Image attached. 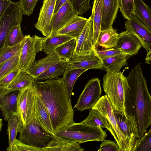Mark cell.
Masks as SVG:
<instances>
[{
    "label": "cell",
    "mask_w": 151,
    "mask_h": 151,
    "mask_svg": "<svg viewBox=\"0 0 151 151\" xmlns=\"http://www.w3.org/2000/svg\"><path fill=\"white\" fill-rule=\"evenodd\" d=\"M56 135L80 144L91 141L103 142L107 134L102 128L75 122L55 132Z\"/></svg>",
    "instance_id": "cell-4"
},
{
    "label": "cell",
    "mask_w": 151,
    "mask_h": 151,
    "mask_svg": "<svg viewBox=\"0 0 151 151\" xmlns=\"http://www.w3.org/2000/svg\"><path fill=\"white\" fill-rule=\"evenodd\" d=\"M95 50L88 54L82 55H73L70 60L67 62V68H81L87 70L90 69H101L102 60L96 54Z\"/></svg>",
    "instance_id": "cell-14"
},
{
    "label": "cell",
    "mask_w": 151,
    "mask_h": 151,
    "mask_svg": "<svg viewBox=\"0 0 151 151\" xmlns=\"http://www.w3.org/2000/svg\"><path fill=\"white\" fill-rule=\"evenodd\" d=\"M119 9V0H103L101 31L107 30L112 27Z\"/></svg>",
    "instance_id": "cell-19"
},
{
    "label": "cell",
    "mask_w": 151,
    "mask_h": 151,
    "mask_svg": "<svg viewBox=\"0 0 151 151\" xmlns=\"http://www.w3.org/2000/svg\"><path fill=\"white\" fill-rule=\"evenodd\" d=\"M118 144L109 139H104L101 143L98 151H119Z\"/></svg>",
    "instance_id": "cell-45"
},
{
    "label": "cell",
    "mask_w": 151,
    "mask_h": 151,
    "mask_svg": "<svg viewBox=\"0 0 151 151\" xmlns=\"http://www.w3.org/2000/svg\"><path fill=\"white\" fill-rule=\"evenodd\" d=\"M100 84V80L97 77L90 80L79 97L74 108L81 111L92 109L101 97Z\"/></svg>",
    "instance_id": "cell-9"
},
{
    "label": "cell",
    "mask_w": 151,
    "mask_h": 151,
    "mask_svg": "<svg viewBox=\"0 0 151 151\" xmlns=\"http://www.w3.org/2000/svg\"><path fill=\"white\" fill-rule=\"evenodd\" d=\"M103 0H94L91 15L92 17L94 29V43L96 47L101 24Z\"/></svg>",
    "instance_id": "cell-30"
},
{
    "label": "cell",
    "mask_w": 151,
    "mask_h": 151,
    "mask_svg": "<svg viewBox=\"0 0 151 151\" xmlns=\"http://www.w3.org/2000/svg\"><path fill=\"white\" fill-rule=\"evenodd\" d=\"M67 0H57L54 13L57 12L60 8Z\"/></svg>",
    "instance_id": "cell-47"
},
{
    "label": "cell",
    "mask_w": 151,
    "mask_h": 151,
    "mask_svg": "<svg viewBox=\"0 0 151 151\" xmlns=\"http://www.w3.org/2000/svg\"><path fill=\"white\" fill-rule=\"evenodd\" d=\"M132 151H151V134H145L136 140Z\"/></svg>",
    "instance_id": "cell-39"
},
{
    "label": "cell",
    "mask_w": 151,
    "mask_h": 151,
    "mask_svg": "<svg viewBox=\"0 0 151 151\" xmlns=\"http://www.w3.org/2000/svg\"><path fill=\"white\" fill-rule=\"evenodd\" d=\"M119 8L127 20L134 15V0H119Z\"/></svg>",
    "instance_id": "cell-38"
},
{
    "label": "cell",
    "mask_w": 151,
    "mask_h": 151,
    "mask_svg": "<svg viewBox=\"0 0 151 151\" xmlns=\"http://www.w3.org/2000/svg\"><path fill=\"white\" fill-rule=\"evenodd\" d=\"M35 118L36 122L47 132L54 134L50 115L38 96L37 90L35 99Z\"/></svg>",
    "instance_id": "cell-18"
},
{
    "label": "cell",
    "mask_w": 151,
    "mask_h": 151,
    "mask_svg": "<svg viewBox=\"0 0 151 151\" xmlns=\"http://www.w3.org/2000/svg\"><path fill=\"white\" fill-rule=\"evenodd\" d=\"M126 30L136 37L147 52L151 47V31L134 15L124 23Z\"/></svg>",
    "instance_id": "cell-12"
},
{
    "label": "cell",
    "mask_w": 151,
    "mask_h": 151,
    "mask_svg": "<svg viewBox=\"0 0 151 151\" xmlns=\"http://www.w3.org/2000/svg\"><path fill=\"white\" fill-rule=\"evenodd\" d=\"M142 47L139 40L126 30L119 33L116 45L114 48L119 49L124 54L132 57L137 54Z\"/></svg>",
    "instance_id": "cell-17"
},
{
    "label": "cell",
    "mask_w": 151,
    "mask_h": 151,
    "mask_svg": "<svg viewBox=\"0 0 151 151\" xmlns=\"http://www.w3.org/2000/svg\"><path fill=\"white\" fill-rule=\"evenodd\" d=\"M145 134H151V128Z\"/></svg>",
    "instance_id": "cell-50"
},
{
    "label": "cell",
    "mask_w": 151,
    "mask_h": 151,
    "mask_svg": "<svg viewBox=\"0 0 151 151\" xmlns=\"http://www.w3.org/2000/svg\"><path fill=\"white\" fill-rule=\"evenodd\" d=\"M127 77L120 70L107 73L103 78V86L113 112L126 114L124 106V88L127 83Z\"/></svg>",
    "instance_id": "cell-3"
},
{
    "label": "cell",
    "mask_w": 151,
    "mask_h": 151,
    "mask_svg": "<svg viewBox=\"0 0 151 151\" xmlns=\"http://www.w3.org/2000/svg\"><path fill=\"white\" fill-rule=\"evenodd\" d=\"M92 109L98 110L108 119L113 136L118 145L119 151H132L135 142L125 136L119 128L107 96L105 95L101 96Z\"/></svg>",
    "instance_id": "cell-5"
},
{
    "label": "cell",
    "mask_w": 151,
    "mask_h": 151,
    "mask_svg": "<svg viewBox=\"0 0 151 151\" xmlns=\"http://www.w3.org/2000/svg\"><path fill=\"white\" fill-rule=\"evenodd\" d=\"M34 79L26 71H21L6 88L0 90V98L13 91H20L34 82Z\"/></svg>",
    "instance_id": "cell-24"
},
{
    "label": "cell",
    "mask_w": 151,
    "mask_h": 151,
    "mask_svg": "<svg viewBox=\"0 0 151 151\" xmlns=\"http://www.w3.org/2000/svg\"><path fill=\"white\" fill-rule=\"evenodd\" d=\"M33 83L49 113L54 133L74 122V111L63 77L44 81L35 80Z\"/></svg>",
    "instance_id": "cell-2"
},
{
    "label": "cell",
    "mask_w": 151,
    "mask_h": 151,
    "mask_svg": "<svg viewBox=\"0 0 151 151\" xmlns=\"http://www.w3.org/2000/svg\"><path fill=\"white\" fill-rule=\"evenodd\" d=\"M73 38L65 35H49L46 37L43 50L46 54H55V50L61 45Z\"/></svg>",
    "instance_id": "cell-28"
},
{
    "label": "cell",
    "mask_w": 151,
    "mask_h": 151,
    "mask_svg": "<svg viewBox=\"0 0 151 151\" xmlns=\"http://www.w3.org/2000/svg\"><path fill=\"white\" fill-rule=\"evenodd\" d=\"M7 134L8 135L9 146L7 151H12L14 141L16 139L19 127L17 116L14 115L8 120Z\"/></svg>",
    "instance_id": "cell-35"
},
{
    "label": "cell",
    "mask_w": 151,
    "mask_h": 151,
    "mask_svg": "<svg viewBox=\"0 0 151 151\" xmlns=\"http://www.w3.org/2000/svg\"><path fill=\"white\" fill-rule=\"evenodd\" d=\"M76 43L75 38L66 42L55 49V54L60 59L68 61L74 55Z\"/></svg>",
    "instance_id": "cell-33"
},
{
    "label": "cell",
    "mask_w": 151,
    "mask_h": 151,
    "mask_svg": "<svg viewBox=\"0 0 151 151\" xmlns=\"http://www.w3.org/2000/svg\"><path fill=\"white\" fill-rule=\"evenodd\" d=\"M18 139L31 146L39 148L46 147L53 139V135L43 129L35 120L34 117L22 128Z\"/></svg>",
    "instance_id": "cell-7"
},
{
    "label": "cell",
    "mask_w": 151,
    "mask_h": 151,
    "mask_svg": "<svg viewBox=\"0 0 151 151\" xmlns=\"http://www.w3.org/2000/svg\"><path fill=\"white\" fill-rule=\"evenodd\" d=\"M19 91L11 92L0 98V107L2 116L7 121L17 112V99Z\"/></svg>",
    "instance_id": "cell-20"
},
{
    "label": "cell",
    "mask_w": 151,
    "mask_h": 151,
    "mask_svg": "<svg viewBox=\"0 0 151 151\" xmlns=\"http://www.w3.org/2000/svg\"><path fill=\"white\" fill-rule=\"evenodd\" d=\"M78 15L86 13L91 8L90 0H68Z\"/></svg>",
    "instance_id": "cell-40"
},
{
    "label": "cell",
    "mask_w": 151,
    "mask_h": 151,
    "mask_svg": "<svg viewBox=\"0 0 151 151\" xmlns=\"http://www.w3.org/2000/svg\"><path fill=\"white\" fill-rule=\"evenodd\" d=\"M67 67V61L63 60L52 66L41 73L37 78L38 81L58 78L63 76Z\"/></svg>",
    "instance_id": "cell-31"
},
{
    "label": "cell",
    "mask_w": 151,
    "mask_h": 151,
    "mask_svg": "<svg viewBox=\"0 0 151 151\" xmlns=\"http://www.w3.org/2000/svg\"><path fill=\"white\" fill-rule=\"evenodd\" d=\"M57 0H43L35 27L45 37L52 32L51 21L54 12Z\"/></svg>",
    "instance_id": "cell-13"
},
{
    "label": "cell",
    "mask_w": 151,
    "mask_h": 151,
    "mask_svg": "<svg viewBox=\"0 0 151 151\" xmlns=\"http://www.w3.org/2000/svg\"><path fill=\"white\" fill-rule=\"evenodd\" d=\"M77 15L71 3L67 0L58 11L54 14L51 21L52 32L50 35L63 28Z\"/></svg>",
    "instance_id": "cell-15"
},
{
    "label": "cell",
    "mask_w": 151,
    "mask_h": 151,
    "mask_svg": "<svg viewBox=\"0 0 151 151\" xmlns=\"http://www.w3.org/2000/svg\"><path fill=\"white\" fill-rule=\"evenodd\" d=\"M130 56L126 55L114 56L102 59L101 69L107 73H113L119 71L123 66L128 65L127 60Z\"/></svg>",
    "instance_id": "cell-27"
},
{
    "label": "cell",
    "mask_w": 151,
    "mask_h": 151,
    "mask_svg": "<svg viewBox=\"0 0 151 151\" xmlns=\"http://www.w3.org/2000/svg\"><path fill=\"white\" fill-rule=\"evenodd\" d=\"M61 59L55 54H48L45 57L34 62L27 71L35 80L49 67L61 61Z\"/></svg>",
    "instance_id": "cell-22"
},
{
    "label": "cell",
    "mask_w": 151,
    "mask_h": 151,
    "mask_svg": "<svg viewBox=\"0 0 151 151\" xmlns=\"http://www.w3.org/2000/svg\"><path fill=\"white\" fill-rule=\"evenodd\" d=\"M95 51L97 55L101 60L114 56L125 55L120 49L114 48L104 49L101 50H98L95 49Z\"/></svg>",
    "instance_id": "cell-42"
},
{
    "label": "cell",
    "mask_w": 151,
    "mask_h": 151,
    "mask_svg": "<svg viewBox=\"0 0 151 151\" xmlns=\"http://www.w3.org/2000/svg\"><path fill=\"white\" fill-rule=\"evenodd\" d=\"M23 15L19 2H13L0 17V49L10 29L21 24Z\"/></svg>",
    "instance_id": "cell-10"
},
{
    "label": "cell",
    "mask_w": 151,
    "mask_h": 151,
    "mask_svg": "<svg viewBox=\"0 0 151 151\" xmlns=\"http://www.w3.org/2000/svg\"><path fill=\"white\" fill-rule=\"evenodd\" d=\"M80 143L71 142L54 134L53 139L48 145L44 148V151H83Z\"/></svg>",
    "instance_id": "cell-23"
},
{
    "label": "cell",
    "mask_w": 151,
    "mask_h": 151,
    "mask_svg": "<svg viewBox=\"0 0 151 151\" xmlns=\"http://www.w3.org/2000/svg\"><path fill=\"white\" fill-rule=\"evenodd\" d=\"M76 39V46L73 55H82L89 54L95 49L94 43V29L91 15L82 32Z\"/></svg>",
    "instance_id": "cell-11"
},
{
    "label": "cell",
    "mask_w": 151,
    "mask_h": 151,
    "mask_svg": "<svg viewBox=\"0 0 151 151\" xmlns=\"http://www.w3.org/2000/svg\"><path fill=\"white\" fill-rule=\"evenodd\" d=\"M88 19L76 16L63 28L50 35H65L77 39L83 30Z\"/></svg>",
    "instance_id": "cell-21"
},
{
    "label": "cell",
    "mask_w": 151,
    "mask_h": 151,
    "mask_svg": "<svg viewBox=\"0 0 151 151\" xmlns=\"http://www.w3.org/2000/svg\"><path fill=\"white\" fill-rule=\"evenodd\" d=\"M134 15L151 31V9L142 0H134Z\"/></svg>",
    "instance_id": "cell-29"
},
{
    "label": "cell",
    "mask_w": 151,
    "mask_h": 151,
    "mask_svg": "<svg viewBox=\"0 0 151 151\" xmlns=\"http://www.w3.org/2000/svg\"><path fill=\"white\" fill-rule=\"evenodd\" d=\"M127 78L128 82L124 92L125 112L135 117L139 139L151 125V96L139 63L134 65Z\"/></svg>",
    "instance_id": "cell-1"
},
{
    "label": "cell",
    "mask_w": 151,
    "mask_h": 151,
    "mask_svg": "<svg viewBox=\"0 0 151 151\" xmlns=\"http://www.w3.org/2000/svg\"><path fill=\"white\" fill-rule=\"evenodd\" d=\"M36 89L33 82L19 91L17 99V112L19 120L18 133L22 128L35 116V103Z\"/></svg>",
    "instance_id": "cell-6"
},
{
    "label": "cell",
    "mask_w": 151,
    "mask_h": 151,
    "mask_svg": "<svg viewBox=\"0 0 151 151\" xmlns=\"http://www.w3.org/2000/svg\"><path fill=\"white\" fill-rule=\"evenodd\" d=\"M12 151H44V148L31 146L17 139L14 141Z\"/></svg>",
    "instance_id": "cell-43"
},
{
    "label": "cell",
    "mask_w": 151,
    "mask_h": 151,
    "mask_svg": "<svg viewBox=\"0 0 151 151\" xmlns=\"http://www.w3.org/2000/svg\"><path fill=\"white\" fill-rule=\"evenodd\" d=\"M86 70H87L81 68H66L63 78L70 99L72 91L76 80Z\"/></svg>",
    "instance_id": "cell-32"
},
{
    "label": "cell",
    "mask_w": 151,
    "mask_h": 151,
    "mask_svg": "<svg viewBox=\"0 0 151 151\" xmlns=\"http://www.w3.org/2000/svg\"><path fill=\"white\" fill-rule=\"evenodd\" d=\"M13 2L12 0H0V17Z\"/></svg>",
    "instance_id": "cell-46"
},
{
    "label": "cell",
    "mask_w": 151,
    "mask_h": 151,
    "mask_svg": "<svg viewBox=\"0 0 151 151\" xmlns=\"http://www.w3.org/2000/svg\"><path fill=\"white\" fill-rule=\"evenodd\" d=\"M118 126L122 133L134 141L139 139L138 130L135 118L132 115L114 111Z\"/></svg>",
    "instance_id": "cell-16"
},
{
    "label": "cell",
    "mask_w": 151,
    "mask_h": 151,
    "mask_svg": "<svg viewBox=\"0 0 151 151\" xmlns=\"http://www.w3.org/2000/svg\"><path fill=\"white\" fill-rule=\"evenodd\" d=\"M147 53L145 59V63L151 65V49Z\"/></svg>",
    "instance_id": "cell-48"
},
{
    "label": "cell",
    "mask_w": 151,
    "mask_h": 151,
    "mask_svg": "<svg viewBox=\"0 0 151 151\" xmlns=\"http://www.w3.org/2000/svg\"><path fill=\"white\" fill-rule=\"evenodd\" d=\"M119 35V33H118L113 29V27L107 30L100 31L96 45V48L98 46L104 49L114 48Z\"/></svg>",
    "instance_id": "cell-26"
},
{
    "label": "cell",
    "mask_w": 151,
    "mask_h": 151,
    "mask_svg": "<svg viewBox=\"0 0 151 151\" xmlns=\"http://www.w3.org/2000/svg\"><path fill=\"white\" fill-rule=\"evenodd\" d=\"M20 52L0 65V80L19 67Z\"/></svg>",
    "instance_id": "cell-37"
},
{
    "label": "cell",
    "mask_w": 151,
    "mask_h": 151,
    "mask_svg": "<svg viewBox=\"0 0 151 151\" xmlns=\"http://www.w3.org/2000/svg\"><path fill=\"white\" fill-rule=\"evenodd\" d=\"M21 71H22L18 67L0 80V90L8 86L15 77Z\"/></svg>",
    "instance_id": "cell-44"
},
{
    "label": "cell",
    "mask_w": 151,
    "mask_h": 151,
    "mask_svg": "<svg viewBox=\"0 0 151 151\" xmlns=\"http://www.w3.org/2000/svg\"><path fill=\"white\" fill-rule=\"evenodd\" d=\"M81 123L91 126L106 128L113 135L111 127L108 119L98 110L92 109L89 114Z\"/></svg>",
    "instance_id": "cell-25"
},
{
    "label": "cell",
    "mask_w": 151,
    "mask_h": 151,
    "mask_svg": "<svg viewBox=\"0 0 151 151\" xmlns=\"http://www.w3.org/2000/svg\"><path fill=\"white\" fill-rule=\"evenodd\" d=\"M2 119H0V131L1 130L2 127V125H3V124H2Z\"/></svg>",
    "instance_id": "cell-49"
},
{
    "label": "cell",
    "mask_w": 151,
    "mask_h": 151,
    "mask_svg": "<svg viewBox=\"0 0 151 151\" xmlns=\"http://www.w3.org/2000/svg\"><path fill=\"white\" fill-rule=\"evenodd\" d=\"M24 37L22 33L20 24L16 25L9 32L2 47L15 45L22 41Z\"/></svg>",
    "instance_id": "cell-34"
},
{
    "label": "cell",
    "mask_w": 151,
    "mask_h": 151,
    "mask_svg": "<svg viewBox=\"0 0 151 151\" xmlns=\"http://www.w3.org/2000/svg\"><path fill=\"white\" fill-rule=\"evenodd\" d=\"M24 41V38L22 41L15 45L2 47L0 49V65L20 52Z\"/></svg>",
    "instance_id": "cell-36"
},
{
    "label": "cell",
    "mask_w": 151,
    "mask_h": 151,
    "mask_svg": "<svg viewBox=\"0 0 151 151\" xmlns=\"http://www.w3.org/2000/svg\"><path fill=\"white\" fill-rule=\"evenodd\" d=\"M39 0H20L19 1L23 14L28 16L32 14Z\"/></svg>",
    "instance_id": "cell-41"
},
{
    "label": "cell",
    "mask_w": 151,
    "mask_h": 151,
    "mask_svg": "<svg viewBox=\"0 0 151 151\" xmlns=\"http://www.w3.org/2000/svg\"><path fill=\"white\" fill-rule=\"evenodd\" d=\"M45 37L37 35L24 37V44L21 49L19 67L22 71H27L29 67L35 62L37 54L43 50Z\"/></svg>",
    "instance_id": "cell-8"
}]
</instances>
